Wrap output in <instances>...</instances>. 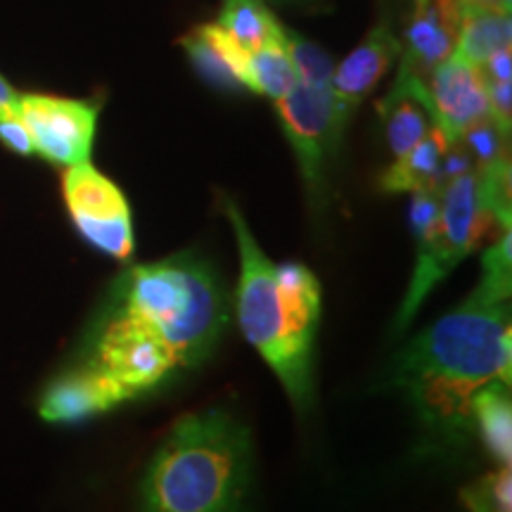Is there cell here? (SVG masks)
Listing matches in <instances>:
<instances>
[{"label": "cell", "mask_w": 512, "mask_h": 512, "mask_svg": "<svg viewBox=\"0 0 512 512\" xmlns=\"http://www.w3.org/2000/svg\"><path fill=\"white\" fill-rule=\"evenodd\" d=\"M216 24L249 55L283 43L287 34L264 0H223Z\"/></svg>", "instance_id": "obj_16"}, {"label": "cell", "mask_w": 512, "mask_h": 512, "mask_svg": "<svg viewBox=\"0 0 512 512\" xmlns=\"http://www.w3.org/2000/svg\"><path fill=\"white\" fill-rule=\"evenodd\" d=\"M252 475V434L233 413L209 408L171 427L147 463L140 512H242Z\"/></svg>", "instance_id": "obj_4"}, {"label": "cell", "mask_w": 512, "mask_h": 512, "mask_svg": "<svg viewBox=\"0 0 512 512\" xmlns=\"http://www.w3.org/2000/svg\"><path fill=\"white\" fill-rule=\"evenodd\" d=\"M299 83L297 69L285 41L273 43L249 55V91L266 95L273 102L285 98Z\"/></svg>", "instance_id": "obj_18"}, {"label": "cell", "mask_w": 512, "mask_h": 512, "mask_svg": "<svg viewBox=\"0 0 512 512\" xmlns=\"http://www.w3.org/2000/svg\"><path fill=\"white\" fill-rule=\"evenodd\" d=\"M501 3H503V8H505V10H510V5H512V0H501Z\"/></svg>", "instance_id": "obj_26"}, {"label": "cell", "mask_w": 512, "mask_h": 512, "mask_svg": "<svg viewBox=\"0 0 512 512\" xmlns=\"http://www.w3.org/2000/svg\"><path fill=\"white\" fill-rule=\"evenodd\" d=\"M456 140L448 138L444 128L434 126L413 150L396 157L394 164L380 178L382 190L387 192H415L422 188H437L439 166L444 162L448 147Z\"/></svg>", "instance_id": "obj_14"}, {"label": "cell", "mask_w": 512, "mask_h": 512, "mask_svg": "<svg viewBox=\"0 0 512 512\" xmlns=\"http://www.w3.org/2000/svg\"><path fill=\"white\" fill-rule=\"evenodd\" d=\"M460 0H413L401 41V57L422 79L453 55L458 43Z\"/></svg>", "instance_id": "obj_12"}, {"label": "cell", "mask_w": 512, "mask_h": 512, "mask_svg": "<svg viewBox=\"0 0 512 512\" xmlns=\"http://www.w3.org/2000/svg\"><path fill=\"white\" fill-rule=\"evenodd\" d=\"M508 138L489 117L479 121L472 128H467L463 136L458 138V143L463 150L470 155L475 171L491 169V166L510 162L508 159Z\"/></svg>", "instance_id": "obj_19"}, {"label": "cell", "mask_w": 512, "mask_h": 512, "mask_svg": "<svg viewBox=\"0 0 512 512\" xmlns=\"http://www.w3.org/2000/svg\"><path fill=\"white\" fill-rule=\"evenodd\" d=\"M62 197L69 219L88 245L117 261L136 252L133 216L126 195L91 162L69 166L62 176Z\"/></svg>", "instance_id": "obj_7"}, {"label": "cell", "mask_w": 512, "mask_h": 512, "mask_svg": "<svg viewBox=\"0 0 512 512\" xmlns=\"http://www.w3.org/2000/svg\"><path fill=\"white\" fill-rule=\"evenodd\" d=\"M17 98L19 93L3 79V76H0V107H12L17 102Z\"/></svg>", "instance_id": "obj_24"}, {"label": "cell", "mask_w": 512, "mask_h": 512, "mask_svg": "<svg viewBox=\"0 0 512 512\" xmlns=\"http://www.w3.org/2000/svg\"><path fill=\"white\" fill-rule=\"evenodd\" d=\"M221 204L240 252V330L283 384L294 411L304 415L316 396L320 283L316 273L299 261L275 264L268 259L238 204L228 197Z\"/></svg>", "instance_id": "obj_3"}, {"label": "cell", "mask_w": 512, "mask_h": 512, "mask_svg": "<svg viewBox=\"0 0 512 512\" xmlns=\"http://www.w3.org/2000/svg\"><path fill=\"white\" fill-rule=\"evenodd\" d=\"M15 110L29 128L36 155L64 169L91 162L100 117V110L93 102L43 93H19Z\"/></svg>", "instance_id": "obj_8"}, {"label": "cell", "mask_w": 512, "mask_h": 512, "mask_svg": "<svg viewBox=\"0 0 512 512\" xmlns=\"http://www.w3.org/2000/svg\"><path fill=\"white\" fill-rule=\"evenodd\" d=\"M439 128L458 140L467 128L489 117L486 81L482 69L451 55L425 76Z\"/></svg>", "instance_id": "obj_9"}, {"label": "cell", "mask_w": 512, "mask_h": 512, "mask_svg": "<svg viewBox=\"0 0 512 512\" xmlns=\"http://www.w3.org/2000/svg\"><path fill=\"white\" fill-rule=\"evenodd\" d=\"M181 48L195 72L221 91H249V53L216 22L197 24L181 36Z\"/></svg>", "instance_id": "obj_13"}, {"label": "cell", "mask_w": 512, "mask_h": 512, "mask_svg": "<svg viewBox=\"0 0 512 512\" xmlns=\"http://www.w3.org/2000/svg\"><path fill=\"white\" fill-rule=\"evenodd\" d=\"M377 112L394 159L413 150L434 126H439L425 79L403 57H399L394 86L377 102Z\"/></svg>", "instance_id": "obj_11"}, {"label": "cell", "mask_w": 512, "mask_h": 512, "mask_svg": "<svg viewBox=\"0 0 512 512\" xmlns=\"http://www.w3.org/2000/svg\"><path fill=\"white\" fill-rule=\"evenodd\" d=\"M491 226H498V219L489 207L475 169L441 185L439 216L434 226L418 238V261L396 316V330L401 332L411 325L434 287L444 283L453 268L482 245ZM498 230L503 228L498 226Z\"/></svg>", "instance_id": "obj_5"}, {"label": "cell", "mask_w": 512, "mask_h": 512, "mask_svg": "<svg viewBox=\"0 0 512 512\" xmlns=\"http://www.w3.org/2000/svg\"><path fill=\"white\" fill-rule=\"evenodd\" d=\"M0 140H3L12 152H17V155H24V157L36 155L29 128L17 114L15 105L0 107Z\"/></svg>", "instance_id": "obj_22"}, {"label": "cell", "mask_w": 512, "mask_h": 512, "mask_svg": "<svg viewBox=\"0 0 512 512\" xmlns=\"http://www.w3.org/2000/svg\"><path fill=\"white\" fill-rule=\"evenodd\" d=\"M472 427L475 437L482 439V444L489 456L496 460L498 467L510 465L512 453V401H510V384L494 382L477 396L472 403Z\"/></svg>", "instance_id": "obj_17"}, {"label": "cell", "mask_w": 512, "mask_h": 512, "mask_svg": "<svg viewBox=\"0 0 512 512\" xmlns=\"http://www.w3.org/2000/svg\"><path fill=\"white\" fill-rule=\"evenodd\" d=\"M465 5H475V8H484V10H505L501 0H460ZM510 12V10H505Z\"/></svg>", "instance_id": "obj_25"}, {"label": "cell", "mask_w": 512, "mask_h": 512, "mask_svg": "<svg viewBox=\"0 0 512 512\" xmlns=\"http://www.w3.org/2000/svg\"><path fill=\"white\" fill-rule=\"evenodd\" d=\"M510 299L475 287L458 309L411 339L394 358L392 384L427 441L463 448L475 437L472 403L489 384H510Z\"/></svg>", "instance_id": "obj_2"}, {"label": "cell", "mask_w": 512, "mask_h": 512, "mask_svg": "<svg viewBox=\"0 0 512 512\" xmlns=\"http://www.w3.org/2000/svg\"><path fill=\"white\" fill-rule=\"evenodd\" d=\"M285 46L290 53L294 69H297L299 81L304 83H330L332 72H335V62L325 53L323 48H318L316 43L306 41L304 36L287 31L285 34Z\"/></svg>", "instance_id": "obj_21"}, {"label": "cell", "mask_w": 512, "mask_h": 512, "mask_svg": "<svg viewBox=\"0 0 512 512\" xmlns=\"http://www.w3.org/2000/svg\"><path fill=\"white\" fill-rule=\"evenodd\" d=\"M228 292L202 254L121 271L81 356L41 399V418L79 422L145 401L200 370L228 330Z\"/></svg>", "instance_id": "obj_1"}, {"label": "cell", "mask_w": 512, "mask_h": 512, "mask_svg": "<svg viewBox=\"0 0 512 512\" xmlns=\"http://www.w3.org/2000/svg\"><path fill=\"white\" fill-rule=\"evenodd\" d=\"M510 491V465H503L465 486L460 501L467 512H512Z\"/></svg>", "instance_id": "obj_20"}, {"label": "cell", "mask_w": 512, "mask_h": 512, "mask_svg": "<svg viewBox=\"0 0 512 512\" xmlns=\"http://www.w3.org/2000/svg\"><path fill=\"white\" fill-rule=\"evenodd\" d=\"M512 48V17L505 10H484L463 3L458 43L453 55L482 67L498 50Z\"/></svg>", "instance_id": "obj_15"}, {"label": "cell", "mask_w": 512, "mask_h": 512, "mask_svg": "<svg viewBox=\"0 0 512 512\" xmlns=\"http://www.w3.org/2000/svg\"><path fill=\"white\" fill-rule=\"evenodd\" d=\"M479 69H482L484 79L512 81V48L498 50V53L491 55Z\"/></svg>", "instance_id": "obj_23"}, {"label": "cell", "mask_w": 512, "mask_h": 512, "mask_svg": "<svg viewBox=\"0 0 512 512\" xmlns=\"http://www.w3.org/2000/svg\"><path fill=\"white\" fill-rule=\"evenodd\" d=\"M401 57V41L394 36L389 22H377L358 46L335 64L332 72V93L342 117L351 121L358 107L380 86L392 64Z\"/></svg>", "instance_id": "obj_10"}, {"label": "cell", "mask_w": 512, "mask_h": 512, "mask_svg": "<svg viewBox=\"0 0 512 512\" xmlns=\"http://www.w3.org/2000/svg\"><path fill=\"white\" fill-rule=\"evenodd\" d=\"M280 126L297 157L311 207L320 211L328 192V169L349 121L339 112L330 83L299 81L285 98L275 100Z\"/></svg>", "instance_id": "obj_6"}]
</instances>
